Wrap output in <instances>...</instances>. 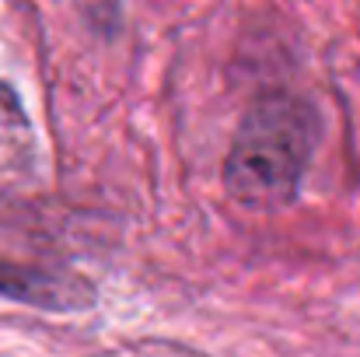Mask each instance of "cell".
Returning <instances> with one entry per match:
<instances>
[{
	"label": "cell",
	"instance_id": "7a4b0ae2",
	"mask_svg": "<svg viewBox=\"0 0 360 357\" xmlns=\"http://www.w3.org/2000/svg\"><path fill=\"white\" fill-rule=\"evenodd\" d=\"M0 294L25 305L53 308V312H74L95 301V287L84 277L67 273V270H42V266L14 263L4 256H0Z\"/></svg>",
	"mask_w": 360,
	"mask_h": 357
},
{
	"label": "cell",
	"instance_id": "6da1fadb",
	"mask_svg": "<svg viewBox=\"0 0 360 357\" xmlns=\"http://www.w3.org/2000/svg\"><path fill=\"white\" fill-rule=\"evenodd\" d=\"M319 144V116L294 95L259 99L231 140L224 161V189L241 207L273 211L294 200L311 151Z\"/></svg>",
	"mask_w": 360,
	"mask_h": 357
},
{
	"label": "cell",
	"instance_id": "3957f363",
	"mask_svg": "<svg viewBox=\"0 0 360 357\" xmlns=\"http://www.w3.org/2000/svg\"><path fill=\"white\" fill-rule=\"evenodd\" d=\"M18 130H25L21 102L14 99V92H11L7 84H0V140H4V137H14Z\"/></svg>",
	"mask_w": 360,
	"mask_h": 357
}]
</instances>
